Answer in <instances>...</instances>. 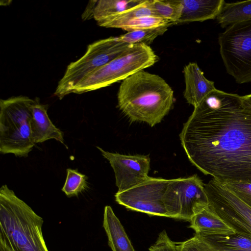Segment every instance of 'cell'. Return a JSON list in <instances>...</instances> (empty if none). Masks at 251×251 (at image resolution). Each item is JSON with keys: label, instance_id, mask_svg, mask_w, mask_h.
Here are the masks:
<instances>
[{"label": "cell", "instance_id": "2e32d148", "mask_svg": "<svg viewBox=\"0 0 251 251\" xmlns=\"http://www.w3.org/2000/svg\"><path fill=\"white\" fill-rule=\"evenodd\" d=\"M102 226L107 236L108 245L112 251H135L110 206L104 207Z\"/></svg>", "mask_w": 251, "mask_h": 251}, {"label": "cell", "instance_id": "8fae6325", "mask_svg": "<svg viewBox=\"0 0 251 251\" xmlns=\"http://www.w3.org/2000/svg\"><path fill=\"white\" fill-rule=\"evenodd\" d=\"M97 148L113 169L118 192L130 189L149 177L151 158L149 155L122 154Z\"/></svg>", "mask_w": 251, "mask_h": 251}, {"label": "cell", "instance_id": "52a82bcc", "mask_svg": "<svg viewBox=\"0 0 251 251\" xmlns=\"http://www.w3.org/2000/svg\"><path fill=\"white\" fill-rule=\"evenodd\" d=\"M218 43L227 73L239 84L251 82V20L227 26Z\"/></svg>", "mask_w": 251, "mask_h": 251}, {"label": "cell", "instance_id": "d6986e66", "mask_svg": "<svg viewBox=\"0 0 251 251\" xmlns=\"http://www.w3.org/2000/svg\"><path fill=\"white\" fill-rule=\"evenodd\" d=\"M197 235L215 247L251 251V237L242 234L235 232L227 235Z\"/></svg>", "mask_w": 251, "mask_h": 251}, {"label": "cell", "instance_id": "7a4b0ae2", "mask_svg": "<svg viewBox=\"0 0 251 251\" xmlns=\"http://www.w3.org/2000/svg\"><path fill=\"white\" fill-rule=\"evenodd\" d=\"M119 109L131 122H145L152 127L160 123L173 105L174 92L158 75L138 71L120 84Z\"/></svg>", "mask_w": 251, "mask_h": 251}, {"label": "cell", "instance_id": "277c9868", "mask_svg": "<svg viewBox=\"0 0 251 251\" xmlns=\"http://www.w3.org/2000/svg\"><path fill=\"white\" fill-rule=\"evenodd\" d=\"M36 100L20 96L0 100V152L25 157L35 144L31 127Z\"/></svg>", "mask_w": 251, "mask_h": 251}, {"label": "cell", "instance_id": "5bb4252c", "mask_svg": "<svg viewBox=\"0 0 251 251\" xmlns=\"http://www.w3.org/2000/svg\"><path fill=\"white\" fill-rule=\"evenodd\" d=\"M182 10L177 24L216 19L224 0H181Z\"/></svg>", "mask_w": 251, "mask_h": 251}, {"label": "cell", "instance_id": "30bf717a", "mask_svg": "<svg viewBox=\"0 0 251 251\" xmlns=\"http://www.w3.org/2000/svg\"><path fill=\"white\" fill-rule=\"evenodd\" d=\"M170 179L149 177L143 182L115 194V201L127 209L149 215L168 217L164 196Z\"/></svg>", "mask_w": 251, "mask_h": 251}, {"label": "cell", "instance_id": "7c38bea8", "mask_svg": "<svg viewBox=\"0 0 251 251\" xmlns=\"http://www.w3.org/2000/svg\"><path fill=\"white\" fill-rule=\"evenodd\" d=\"M185 90L183 96L190 104L197 106L216 88L213 81L207 79L196 62H190L183 69Z\"/></svg>", "mask_w": 251, "mask_h": 251}, {"label": "cell", "instance_id": "7402d4cb", "mask_svg": "<svg viewBox=\"0 0 251 251\" xmlns=\"http://www.w3.org/2000/svg\"><path fill=\"white\" fill-rule=\"evenodd\" d=\"M172 23L158 16L134 18L113 24L111 28H121L128 32L164 26Z\"/></svg>", "mask_w": 251, "mask_h": 251}, {"label": "cell", "instance_id": "44dd1931", "mask_svg": "<svg viewBox=\"0 0 251 251\" xmlns=\"http://www.w3.org/2000/svg\"><path fill=\"white\" fill-rule=\"evenodd\" d=\"M174 24L170 23L164 26L127 32L119 36V38L129 45L143 44L149 46L157 37L163 34L169 26Z\"/></svg>", "mask_w": 251, "mask_h": 251}, {"label": "cell", "instance_id": "9c48e42d", "mask_svg": "<svg viewBox=\"0 0 251 251\" xmlns=\"http://www.w3.org/2000/svg\"><path fill=\"white\" fill-rule=\"evenodd\" d=\"M204 189L208 206L235 232L251 237V208L215 179L204 184Z\"/></svg>", "mask_w": 251, "mask_h": 251}, {"label": "cell", "instance_id": "ba28073f", "mask_svg": "<svg viewBox=\"0 0 251 251\" xmlns=\"http://www.w3.org/2000/svg\"><path fill=\"white\" fill-rule=\"evenodd\" d=\"M164 204L168 217L190 221L208 206L204 184L197 175L170 179Z\"/></svg>", "mask_w": 251, "mask_h": 251}, {"label": "cell", "instance_id": "e0dca14e", "mask_svg": "<svg viewBox=\"0 0 251 251\" xmlns=\"http://www.w3.org/2000/svg\"><path fill=\"white\" fill-rule=\"evenodd\" d=\"M142 0H100L90 1L82 15L83 19L93 18L97 23L123 12Z\"/></svg>", "mask_w": 251, "mask_h": 251}, {"label": "cell", "instance_id": "484cf974", "mask_svg": "<svg viewBox=\"0 0 251 251\" xmlns=\"http://www.w3.org/2000/svg\"><path fill=\"white\" fill-rule=\"evenodd\" d=\"M178 249L179 251H216L212 245L196 234L186 241L178 242Z\"/></svg>", "mask_w": 251, "mask_h": 251}, {"label": "cell", "instance_id": "4fadbf2b", "mask_svg": "<svg viewBox=\"0 0 251 251\" xmlns=\"http://www.w3.org/2000/svg\"><path fill=\"white\" fill-rule=\"evenodd\" d=\"M48 106L37 100L32 107L31 127L33 141L36 144L54 139L66 146L63 132L53 125L49 117Z\"/></svg>", "mask_w": 251, "mask_h": 251}, {"label": "cell", "instance_id": "3957f363", "mask_svg": "<svg viewBox=\"0 0 251 251\" xmlns=\"http://www.w3.org/2000/svg\"><path fill=\"white\" fill-rule=\"evenodd\" d=\"M43 218L4 184L0 188V251H49Z\"/></svg>", "mask_w": 251, "mask_h": 251}, {"label": "cell", "instance_id": "d4e9b609", "mask_svg": "<svg viewBox=\"0 0 251 251\" xmlns=\"http://www.w3.org/2000/svg\"><path fill=\"white\" fill-rule=\"evenodd\" d=\"M222 183L251 208V182H227Z\"/></svg>", "mask_w": 251, "mask_h": 251}, {"label": "cell", "instance_id": "cb8c5ba5", "mask_svg": "<svg viewBox=\"0 0 251 251\" xmlns=\"http://www.w3.org/2000/svg\"><path fill=\"white\" fill-rule=\"evenodd\" d=\"M66 180L62 191L68 197L77 196L88 188L87 176L77 170L67 169Z\"/></svg>", "mask_w": 251, "mask_h": 251}, {"label": "cell", "instance_id": "5b68a950", "mask_svg": "<svg viewBox=\"0 0 251 251\" xmlns=\"http://www.w3.org/2000/svg\"><path fill=\"white\" fill-rule=\"evenodd\" d=\"M158 60L150 46L131 45L119 56L84 78L72 93L79 94L108 86L152 66Z\"/></svg>", "mask_w": 251, "mask_h": 251}, {"label": "cell", "instance_id": "4316f807", "mask_svg": "<svg viewBox=\"0 0 251 251\" xmlns=\"http://www.w3.org/2000/svg\"><path fill=\"white\" fill-rule=\"evenodd\" d=\"M149 250V251H179L178 242L172 241L164 230L159 234L156 241Z\"/></svg>", "mask_w": 251, "mask_h": 251}, {"label": "cell", "instance_id": "603a6c76", "mask_svg": "<svg viewBox=\"0 0 251 251\" xmlns=\"http://www.w3.org/2000/svg\"><path fill=\"white\" fill-rule=\"evenodd\" d=\"M156 15L172 23L177 24L180 18L182 4L181 0H151Z\"/></svg>", "mask_w": 251, "mask_h": 251}, {"label": "cell", "instance_id": "83f0119b", "mask_svg": "<svg viewBox=\"0 0 251 251\" xmlns=\"http://www.w3.org/2000/svg\"><path fill=\"white\" fill-rule=\"evenodd\" d=\"M214 247L216 251H243V250H234V249H227V248H220V247Z\"/></svg>", "mask_w": 251, "mask_h": 251}, {"label": "cell", "instance_id": "9a60e30c", "mask_svg": "<svg viewBox=\"0 0 251 251\" xmlns=\"http://www.w3.org/2000/svg\"><path fill=\"white\" fill-rule=\"evenodd\" d=\"M189 227L201 235H227L234 230L208 206L195 215L190 220Z\"/></svg>", "mask_w": 251, "mask_h": 251}, {"label": "cell", "instance_id": "6da1fadb", "mask_svg": "<svg viewBox=\"0 0 251 251\" xmlns=\"http://www.w3.org/2000/svg\"><path fill=\"white\" fill-rule=\"evenodd\" d=\"M193 165L221 182H251V104L216 89L194 109L179 134Z\"/></svg>", "mask_w": 251, "mask_h": 251}, {"label": "cell", "instance_id": "ffe728a7", "mask_svg": "<svg viewBox=\"0 0 251 251\" xmlns=\"http://www.w3.org/2000/svg\"><path fill=\"white\" fill-rule=\"evenodd\" d=\"M152 16H157L151 5V0H142L136 5L97 24L100 26L111 28L113 24L119 22L134 18Z\"/></svg>", "mask_w": 251, "mask_h": 251}, {"label": "cell", "instance_id": "f1b7e54d", "mask_svg": "<svg viewBox=\"0 0 251 251\" xmlns=\"http://www.w3.org/2000/svg\"><path fill=\"white\" fill-rule=\"evenodd\" d=\"M247 100L251 104V94L244 96Z\"/></svg>", "mask_w": 251, "mask_h": 251}, {"label": "cell", "instance_id": "8992f818", "mask_svg": "<svg viewBox=\"0 0 251 251\" xmlns=\"http://www.w3.org/2000/svg\"><path fill=\"white\" fill-rule=\"evenodd\" d=\"M130 45L122 42L119 37H110L89 45L84 54L67 66L54 95L61 100L72 93L84 78L119 56Z\"/></svg>", "mask_w": 251, "mask_h": 251}, {"label": "cell", "instance_id": "ac0fdd59", "mask_svg": "<svg viewBox=\"0 0 251 251\" xmlns=\"http://www.w3.org/2000/svg\"><path fill=\"white\" fill-rule=\"evenodd\" d=\"M216 19L222 28L251 20V0L231 3L225 1Z\"/></svg>", "mask_w": 251, "mask_h": 251}]
</instances>
